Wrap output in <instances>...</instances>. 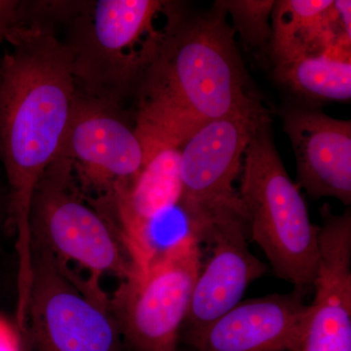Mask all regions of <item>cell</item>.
<instances>
[{
    "instance_id": "obj_7",
    "label": "cell",
    "mask_w": 351,
    "mask_h": 351,
    "mask_svg": "<svg viewBox=\"0 0 351 351\" xmlns=\"http://www.w3.org/2000/svg\"><path fill=\"white\" fill-rule=\"evenodd\" d=\"M58 156L69 161L80 191L99 209L125 193L145 164L124 108L80 91Z\"/></svg>"
},
{
    "instance_id": "obj_19",
    "label": "cell",
    "mask_w": 351,
    "mask_h": 351,
    "mask_svg": "<svg viewBox=\"0 0 351 351\" xmlns=\"http://www.w3.org/2000/svg\"><path fill=\"white\" fill-rule=\"evenodd\" d=\"M0 104H1V73H0Z\"/></svg>"
},
{
    "instance_id": "obj_6",
    "label": "cell",
    "mask_w": 351,
    "mask_h": 351,
    "mask_svg": "<svg viewBox=\"0 0 351 351\" xmlns=\"http://www.w3.org/2000/svg\"><path fill=\"white\" fill-rule=\"evenodd\" d=\"M27 329L36 351H123L108 295L34 245Z\"/></svg>"
},
{
    "instance_id": "obj_9",
    "label": "cell",
    "mask_w": 351,
    "mask_h": 351,
    "mask_svg": "<svg viewBox=\"0 0 351 351\" xmlns=\"http://www.w3.org/2000/svg\"><path fill=\"white\" fill-rule=\"evenodd\" d=\"M267 114L261 103L244 112L213 120L180 149L181 201L202 232L210 221L219 217L244 216L239 191L233 184L241 174L247 145Z\"/></svg>"
},
{
    "instance_id": "obj_4",
    "label": "cell",
    "mask_w": 351,
    "mask_h": 351,
    "mask_svg": "<svg viewBox=\"0 0 351 351\" xmlns=\"http://www.w3.org/2000/svg\"><path fill=\"white\" fill-rule=\"evenodd\" d=\"M240 202L249 237L279 278L297 290L313 287L319 258V226L291 180L272 140L269 114L258 124L242 162Z\"/></svg>"
},
{
    "instance_id": "obj_2",
    "label": "cell",
    "mask_w": 351,
    "mask_h": 351,
    "mask_svg": "<svg viewBox=\"0 0 351 351\" xmlns=\"http://www.w3.org/2000/svg\"><path fill=\"white\" fill-rule=\"evenodd\" d=\"M219 1L191 16L175 4L156 58L136 92L135 129L145 163L157 152L180 149L213 120L262 103L249 89L235 31Z\"/></svg>"
},
{
    "instance_id": "obj_13",
    "label": "cell",
    "mask_w": 351,
    "mask_h": 351,
    "mask_svg": "<svg viewBox=\"0 0 351 351\" xmlns=\"http://www.w3.org/2000/svg\"><path fill=\"white\" fill-rule=\"evenodd\" d=\"M271 46L276 63L320 54L350 56L348 0H282L272 9Z\"/></svg>"
},
{
    "instance_id": "obj_18",
    "label": "cell",
    "mask_w": 351,
    "mask_h": 351,
    "mask_svg": "<svg viewBox=\"0 0 351 351\" xmlns=\"http://www.w3.org/2000/svg\"><path fill=\"white\" fill-rule=\"evenodd\" d=\"M3 204H2L1 198H0V218L3 216Z\"/></svg>"
},
{
    "instance_id": "obj_15",
    "label": "cell",
    "mask_w": 351,
    "mask_h": 351,
    "mask_svg": "<svg viewBox=\"0 0 351 351\" xmlns=\"http://www.w3.org/2000/svg\"><path fill=\"white\" fill-rule=\"evenodd\" d=\"M226 13L232 15L235 32L254 47L265 45L271 39L269 17L276 1H219Z\"/></svg>"
},
{
    "instance_id": "obj_8",
    "label": "cell",
    "mask_w": 351,
    "mask_h": 351,
    "mask_svg": "<svg viewBox=\"0 0 351 351\" xmlns=\"http://www.w3.org/2000/svg\"><path fill=\"white\" fill-rule=\"evenodd\" d=\"M200 239L121 281L110 299L122 337L136 351H178L201 263Z\"/></svg>"
},
{
    "instance_id": "obj_3",
    "label": "cell",
    "mask_w": 351,
    "mask_h": 351,
    "mask_svg": "<svg viewBox=\"0 0 351 351\" xmlns=\"http://www.w3.org/2000/svg\"><path fill=\"white\" fill-rule=\"evenodd\" d=\"M170 1H64L57 21L66 23L63 39L73 58L78 91L123 108L136 94L162 43Z\"/></svg>"
},
{
    "instance_id": "obj_14",
    "label": "cell",
    "mask_w": 351,
    "mask_h": 351,
    "mask_svg": "<svg viewBox=\"0 0 351 351\" xmlns=\"http://www.w3.org/2000/svg\"><path fill=\"white\" fill-rule=\"evenodd\" d=\"M279 82L311 101H348L351 98L350 56L320 54L276 63Z\"/></svg>"
},
{
    "instance_id": "obj_10",
    "label": "cell",
    "mask_w": 351,
    "mask_h": 351,
    "mask_svg": "<svg viewBox=\"0 0 351 351\" xmlns=\"http://www.w3.org/2000/svg\"><path fill=\"white\" fill-rule=\"evenodd\" d=\"M243 215L219 217L204 228L201 241L212 246V256L201 267L189 306V331L206 327L241 302L247 289L265 276L267 265L249 248Z\"/></svg>"
},
{
    "instance_id": "obj_17",
    "label": "cell",
    "mask_w": 351,
    "mask_h": 351,
    "mask_svg": "<svg viewBox=\"0 0 351 351\" xmlns=\"http://www.w3.org/2000/svg\"><path fill=\"white\" fill-rule=\"evenodd\" d=\"M0 351H22L19 332L0 318Z\"/></svg>"
},
{
    "instance_id": "obj_5",
    "label": "cell",
    "mask_w": 351,
    "mask_h": 351,
    "mask_svg": "<svg viewBox=\"0 0 351 351\" xmlns=\"http://www.w3.org/2000/svg\"><path fill=\"white\" fill-rule=\"evenodd\" d=\"M32 246L64 265L76 263L89 272L88 283L101 288V278L124 280L130 261L110 219L85 197L71 164L58 156L41 176L31 206Z\"/></svg>"
},
{
    "instance_id": "obj_12",
    "label": "cell",
    "mask_w": 351,
    "mask_h": 351,
    "mask_svg": "<svg viewBox=\"0 0 351 351\" xmlns=\"http://www.w3.org/2000/svg\"><path fill=\"white\" fill-rule=\"evenodd\" d=\"M295 160L297 186L313 199L351 203V122L314 108L290 107L281 113Z\"/></svg>"
},
{
    "instance_id": "obj_16",
    "label": "cell",
    "mask_w": 351,
    "mask_h": 351,
    "mask_svg": "<svg viewBox=\"0 0 351 351\" xmlns=\"http://www.w3.org/2000/svg\"><path fill=\"white\" fill-rule=\"evenodd\" d=\"M31 17L32 1L0 0V44L6 43L12 32Z\"/></svg>"
},
{
    "instance_id": "obj_1",
    "label": "cell",
    "mask_w": 351,
    "mask_h": 351,
    "mask_svg": "<svg viewBox=\"0 0 351 351\" xmlns=\"http://www.w3.org/2000/svg\"><path fill=\"white\" fill-rule=\"evenodd\" d=\"M55 27L49 16L34 13L7 39L9 49L0 59V161L21 285L32 279V196L59 154L78 93L73 58Z\"/></svg>"
},
{
    "instance_id": "obj_11",
    "label": "cell",
    "mask_w": 351,
    "mask_h": 351,
    "mask_svg": "<svg viewBox=\"0 0 351 351\" xmlns=\"http://www.w3.org/2000/svg\"><path fill=\"white\" fill-rule=\"evenodd\" d=\"M304 291L240 302L206 327L188 332L197 351H298L307 307Z\"/></svg>"
}]
</instances>
